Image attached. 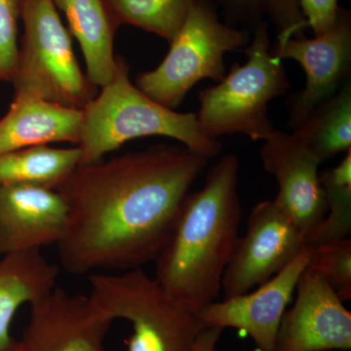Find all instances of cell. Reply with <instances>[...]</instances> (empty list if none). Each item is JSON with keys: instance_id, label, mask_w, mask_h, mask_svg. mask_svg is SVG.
I'll use <instances>...</instances> for the list:
<instances>
[{"instance_id": "6da1fadb", "label": "cell", "mask_w": 351, "mask_h": 351, "mask_svg": "<svg viewBox=\"0 0 351 351\" xmlns=\"http://www.w3.org/2000/svg\"><path fill=\"white\" fill-rule=\"evenodd\" d=\"M209 160L184 145H157L78 166L56 189L68 209L62 267L83 276L154 262Z\"/></svg>"}, {"instance_id": "7a4b0ae2", "label": "cell", "mask_w": 351, "mask_h": 351, "mask_svg": "<svg viewBox=\"0 0 351 351\" xmlns=\"http://www.w3.org/2000/svg\"><path fill=\"white\" fill-rule=\"evenodd\" d=\"M239 159L228 154L208 170L199 191L189 193L169 241L154 261V278L196 313L216 302L241 221Z\"/></svg>"}, {"instance_id": "3957f363", "label": "cell", "mask_w": 351, "mask_h": 351, "mask_svg": "<svg viewBox=\"0 0 351 351\" xmlns=\"http://www.w3.org/2000/svg\"><path fill=\"white\" fill-rule=\"evenodd\" d=\"M117 60L112 80L82 110L80 165L99 162L129 141L147 136L175 138L208 159L219 156L221 143L202 133L196 113L178 112L152 100L131 82L126 62Z\"/></svg>"}, {"instance_id": "277c9868", "label": "cell", "mask_w": 351, "mask_h": 351, "mask_svg": "<svg viewBox=\"0 0 351 351\" xmlns=\"http://www.w3.org/2000/svg\"><path fill=\"white\" fill-rule=\"evenodd\" d=\"M89 283L88 295L99 308L113 320L131 323L128 351H195L204 323L142 267L95 272Z\"/></svg>"}, {"instance_id": "5b68a950", "label": "cell", "mask_w": 351, "mask_h": 351, "mask_svg": "<svg viewBox=\"0 0 351 351\" xmlns=\"http://www.w3.org/2000/svg\"><path fill=\"white\" fill-rule=\"evenodd\" d=\"M247 46L246 63H235L218 84L198 95V124L212 140L241 133L253 141H265L276 131L269 117V105L290 90L287 71L282 60L270 53L267 25H258Z\"/></svg>"}, {"instance_id": "8992f818", "label": "cell", "mask_w": 351, "mask_h": 351, "mask_svg": "<svg viewBox=\"0 0 351 351\" xmlns=\"http://www.w3.org/2000/svg\"><path fill=\"white\" fill-rule=\"evenodd\" d=\"M24 36L12 80L14 96L84 110L96 87L82 73L71 36L52 0H22Z\"/></svg>"}, {"instance_id": "52a82bcc", "label": "cell", "mask_w": 351, "mask_h": 351, "mask_svg": "<svg viewBox=\"0 0 351 351\" xmlns=\"http://www.w3.org/2000/svg\"><path fill=\"white\" fill-rule=\"evenodd\" d=\"M247 32L219 20L208 0H193L167 56L154 71L141 73L137 86L164 107L175 110L203 80L219 82L226 75L225 55L246 47Z\"/></svg>"}, {"instance_id": "ba28073f", "label": "cell", "mask_w": 351, "mask_h": 351, "mask_svg": "<svg viewBox=\"0 0 351 351\" xmlns=\"http://www.w3.org/2000/svg\"><path fill=\"white\" fill-rule=\"evenodd\" d=\"M306 237L274 200L252 209L221 279L225 299L250 292L278 274L304 248Z\"/></svg>"}, {"instance_id": "9c48e42d", "label": "cell", "mask_w": 351, "mask_h": 351, "mask_svg": "<svg viewBox=\"0 0 351 351\" xmlns=\"http://www.w3.org/2000/svg\"><path fill=\"white\" fill-rule=\"evenodd\" d=\"M29 306L16 351H107L105 339L114 320L89 295L56 287Z\"/></svg>"}, {"instance_id": "30bf717a", "label": "cell", "mask_w": 351, "mask_h": 351, "mask_svg": "<svg viewBox=\"0 0 351 351\" xmlns=\"http://www.w3.org/2000/svg\"><path fill=\"white\" fill-rule=\"evenodd\" d=\"M297 298L284 313L276 351H332L351 348V313L329 284L306 267L298 281Z\"/></svg>"}, {"instance_id": "8fae6325", "label": "cell", "mask_w": 351, "mask_h": 351, "mask_svg": "<svg viewBox=\"0 0 351 351\" xmlns=\"http://www.w3.org/2000/svg\"><path fill=\"white\" fill-rule=\"evenodd\" d=\"M272 56L293 59L306 73V86L289 108L288 128L295 129L317 107L337 93L350 73L351 29L346 16L339 14L329 31L313 38H289L270 48Z\"/></svg>"}, {"instance_id": "7c38bea8", "label": "cell", "mask_w": 351, "mask_h": 351, "mask_svg": "<svg viewBox=\"0 0 351 351\" xmlns=\"http://www.w3.org/2000/svg\"><path fill=\"white\" fill-rule=\"evenodd\" d=\"M311 247L252 293L213 302L197 311L205 326L235 328L246 332L260 351H276L277 332L300 276L308 265Z\"/></svg>"}, {"instance_id": "4fadbf2b", "label": "cell", "mask_w": 351, "mask_h": 351, "mask_svg": "<svg viewBox=\"0 0 351 351\" xmlns=\"http://www.w3.org/2000/svg\"><path fill=\"white\" fill-rule=\"evenodd\" d=\"M263 142L260 156L263 168L278 184L274 201L306 237L328 211L318 173L321 163L288 132L276 130Z\"/></svg>"}, {"instance_id": "5bb4252c", "label": "cell", "mask_w": 351, "mask_h": 351, "mask_svg": "<svg viewBox=\"0 0 351 351\" xmlns=\"http://www.w3.org/2000/svg\"><path fill=\"white\" fill-rule=\"evenodd\" d=\"M68 209L55 189L0 184V257L57 245Z\"/></svg>"}, {"instance_id": "9a60e30c", "label": "cell", "mask_w": 351, "mask_h": 351, "mask_svg": "<svg viewBox=\"0 0 351 351\" xmlns=\"http://www.w3.org/2000/svg\"><path fill=\"white\" fill-rule=\"evenodd\" d=\"M83 110L32 98L14 96L0 119V156L51 143L80 144Z\"/></svg>"}, {"instance_id": "2e32d148", "label": "cell", "mask_w": 351, "mask_h": 351, "mask_svg": "<svg viewBox=\"0 0 351 351\" xmlns=\"http://www.w3.org/2000/svg\"><path fill=\"white\" fill-rule=\"evenodd\" d=\"M59 269L41 250L0 257V351H16L11 334L14 316L25 304H36L57 287Z\"/></svg>"}, {"instance_id": "e0dca14e", "label": "cell", "mask_w": 351, "mask_h": 351, "mask_svg": "<svg viewBox=\"0 0 351 351\" xmlns=\"http://www.w3.org/2000/svg\"><path fill=\"white\" fill-rule=\"evenodd\" d=\"M68 19L82 47L87 78L95 87H104L114 75L117 60L113 40L119 20L108 0H52Z\"/></svg>"}, {"instance_id": "ac0fdd59", "label": "cell", "mask_w": 351, "mask_h": 351, "mask_svg": "<svg viewBox=\"0 0 351 351\" xmlns=\"http://www.w3.org/2000/svg\"><path fill=\"white\" fill-rule=\"evenodd\" d=\"M292 133L320 163L351 149V83L313 108Z\"/></svg>"}, {"instance_id": "d6986e66", "label": "cell", "mask_w": 351, "mask_h": 351, "mask_svg": "<svg viewBox=\"0 0 351 351\" xmlns=\"http://www.w3.org/2000/svg\"><path fill=\"white\" fill-rule=\"evenodd\" d=\"M80 147H25L0 156V184H27L55 189L80 165Z\"/></svg>"}, {"instance_id": "ffe728a7", "label": "cell", "mask_w": 351, "mask_h": 351, "mask_svg": "<svg viewBox=\"0 0 351 351\" xmlns=\"http://www.w3.org/2000/svg\"><path fill=\"white\" fill-rule=\"evenodd\" d=\"M326 197L324 219L306 235V243L316 246L350 239L351 233V149L336 167L319 174Z\"/></svg>"}, {"instance_id": "44dd1931", "label": "cell", "mask_w": 351, "mask_h": 351, "mask_svg": "<svg viewBox=\"0 0 351 351\" xmlns=\"http://www.w3.org/2000/svg\"><path fill=\"white\" fill-rule=\"evenodd\" d=\"M119 23L154 32L172 43L193 0H108Z\"/></svg>"}, {"instance_id": "7402d4cb", "label": "cell", "mask_w": 351, "mask_h": 351, "mask_svg": "<svg viewBox=\"0 0 351 351\" xmlns=\"http://www.w3.org/2000/svg\"><path fill=\"white\" fill-rule=\"evenodd\" d=\"M307 267L317 272L345 302L351 299V240L311 246Z\"/></svg>"}, {"instance_id": "603a6c76", "label": "cell", "mask_w": 351, "mask_h": 351, "mask_svg": "<svg viewBox=\"0 0 351 351\" xmlns=\"http://www.w3.org/2000/svg\"><path fill=\"white\" fill-rule=\"evenodd\" d=\"M21 3L22 0H0V82H12L17 69Z\"/></svg>"}, {"instance_id": "cb8c5ba5", "label": "cell", "mask_w": 351, "mask_h": 351, "mask_svg": "<svg viewBox=\"0 0 351 351\" xmlns=\"http://www.w3.org/2000/svg\"><path fill=\"white\" fill-rule=\"evenodd\" d=\"M252 9L269 14L279 29L278 40L300 38L307 27L298 0H239Z\"/></svg>"}, {"instance_id": "d4e9b609", "label": "cell", "mask_w": 351, "mask_h": 351, "mask_svg": "<svg viewBox=\"0 0 351 351\" xmlns=\"http://www.w3.org/2000/svg\"><path fill=\"white\" fill-rule=\"evenodd\" d=\"M314 36L329 31L339 19V0H298Z\"/></svg>"}, {"instance_id": "484cf974", "label": "cell", "mask_w": 351, "mask_h": 351, "mask_svg": "<svg viewBox=\"0 0 351 351\" xmlns=\"http://www.w3.org/2000/svg\"><path fill=\"white\" fill-rule=\"evenodd\" d=\"M223 331V329L219 327H205L196 341L195 351H216Z\"/></svg>"}]
</instances>
